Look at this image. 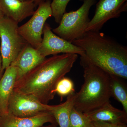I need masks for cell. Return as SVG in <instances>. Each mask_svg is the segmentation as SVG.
Returning a JSON list of instances; mask_svg holds the SVG:
<instances>
[{
    "instance_id": "7c38bea8",
    "label": "cell",
    "mask_w": 127,
    "mask_h": 127,
    "mask_svg": "<svg viewBox=\"0 0 127 127\" xmlns=\"http://www.w3.org/2000/svg\"><path fill=\"white\" fill-rule=\"evenodd\" d=\"M46 58L39 53L37 49L28 43L10 65L16 68V81L41 62Z\"/></svg>"
},
{
    "instance_id": "ba28073f",
    "label": "cell",
    "mask_w": 127,
    "mask_h": 127,
    "mask_svg": "<svg viewBox=\"0 0 127 127\" xmlns=\"http://www.w3.org/2000/svg\"><path fill=\"white\" fill-rule=\"evenodd\" d=\"M49 106L32 96L14 91L9 99L8 112L19 117H30L50 112Z\"/></svg>"
},
{
    "instance_id": "6da1fadb",
    "label": "cell",
    "mask_w": 127,
    "mask_h": 127,
    "mask_svg": "<svg viewBox=\"0 0 127 127\" xmlns=\"http://www.w3.org/2000/svg\"><path fill=\"white\" fill-rule=\"evenodd\" d=\"M78 55L65 53L46 58L16 81L14 91L48 104L54 98L57 83L72 68Z\"/></svg>"
},
{
    "instance_id": "4fadbf2b",
    "label": "cell",
    "mask_w": 127,
    "mask_h": 127,
    "mask_svg": "<svg viewBox=\"0 0 127 127\" xmlns=\"http://www.w3.org/2000/svg\"><path fill=\"white\" fill-rule=\"evenodd\" d=\"M92 121H100L116 124H127V113L123 110L107 103L100 108L85 114Z\"/></svg>"
},
{
    "instance_id": "52a82bcc",
    "label": "cell",
    "mask_w": 127,
    "mask_h": 127,
    "mask_svg": "<svg viewBox=\"0 0 127 127\" xmlns=\"http://www.w3.org/2000/svg\"><path fill=\"white\" fill-rule=\"evenodd\" d=\"M43 37L40 45L37 49L42 56L57 55L59 53L84 55L81 48L57 35L52 31L50 25L46 23L43 30Z\"/></svg>"
},
{
    "instance_id": "9a60e30c",
    "label": "cell",
    "mask_w": 127,
    "mask_h": 127,
    "mask_svg": "<svg viewBox=\"0 0 127 127\" xmlns=\"http://www.w3.org/2000/svg\"><path fill=\"white\" fill-rule=\"evenodd\" d=\"M76 93L67 96L65 102L57 105H50L49 111L55 118L59 127H69L70 114L74 105Z\"/></svg>"
},
{
    "instance_id": "30bf717a",
    "label": "cell",
    "mask_w": 127,
    "mask_h": 127,
    "mask_svg": "<svg viewBox=\"0 0 127 127\" xmlns=\"http://www.w3.org/2000/svg\"><path fill=\"white\" fill-rule=\"evenodd\" d=\"M36 7L32 0H0V10L4 16L18 23L32 15Z\"/></svg>"
},
{
    "instance_id": "d4e9b609",
    "label": "cell",
    "mask_w": 127,
    "mask_h": 127,
    "mask_svg": "<svg viewBox=\"0 0 127 127\" xmlns=\"http://www.w3.org/2000/svg\"></svg>"
},
{
    "instance_id": "277c9868",
    "label": "cell",
    "mask_w": 127,
    "mask_h": 127,
    "mask_svg": "<svg viewBox=\"0 0 127 127\" xmlns=\"http://www.w3.org/2000/svg\"><path fill=\"white\" fill-rule=\"evenodd\" d=\"M79 9L64 13L58 27L52 29L55 34L72 43L84 35L90 20L89 13L91 7L96 0H83Z\"/></svg>"
},
{
    "instance_id": "8fae6325",
    "label": "cell",
    "mask_w": 127,
    "mask_h": 127,
    "mask_svg": "<svg viewBox=\"0 0 127 127\" xmlns=\"http://www.w3.org/2000/svg\"><path fill=\"white\" fill-rule=\"evenodd\" d=\"M0 117V127H40L46 123L56 122L50 112L30 117H19L8 112Z\"/></svg>"
},
{
    "instance_id": "cb8c5ba5",
    "label": "cell",
    "mask_w": 127,
    "mask_h": 127,
    "mask_svg": "<svg viewBox=\"0 0 127 127\" xmlns=\"http://www.w3.org/2000/svg\"><path fill=\"white\" fill-rule=\"evenodd\" d=\"M21 1H25V0H20Z\"/></svg>"
},
{
    "instance_id": "8992f818",
    "label": "cell",
    "mask_w": 127,
    "mask_h": 127,
    "mask_svg": "<svg viewBox=\"0 0 127 127\" xmlns=\"http://www.w3.org/2000/svg\"><path fill=\"white\" fill-rule=\"evenodd\" d=\"M51 0H46L38 6L30 20L18 27V32L27 43L37 49L42 40L43 30L46 21L52 16Z\"/></svg>"
},
{
    "instance_id": "3957f363",
    "label": "cell",
    "mask_w": 127,
    "mask_h": 127,
    "mask_svg": "<svg viewBox=\"0 0 127 127\" xmlns=\"http://www.w3.org/2000/svg\"><path fill=\"white\" fill-rule=\"evenodd\" d=\"M80 56L84 82L76 93L73 107L86 114L110 102L111 75L91 63L84 55Z\"/></svg>"
},
{
    "instance_id": "44dd1931",
    "label": "cell",
    "mask_w": 127,
    "mask_h": 127,
    "mask_svg": "<svg viewBox=\"0 0 127 127\" xmlns=\"http://www.w3.org/2000/svg\"><path fill=\"white\" fill-rule=\"evenodd\" d=\"M46 0H32L36 7L41 3L44 2Z\"/></svg>"
},
{
    "instance_id": "5b68a950",
    "label": "cell",
    "mask_w": 127,
    "mask_h": 127,
    "mask_svg": "<svg viewBox=\"0 0 127 127\" xmlns=\"http://www.w3.org/2000/svg\"><path fill=\"white\" fill-rule=\"evenodd\" d=\"M18 23L4 16L0 19L2 72L10 65L28 44L18 32Z\"/></svg>"
},
{
    "instance_id": "ac0fdd59",
    "label": "cell",
    "mask_w": 127,
    "mask_h": 127,
    "mask_svg": "<svg viewBox=\"0 0 127 127\" xmlns=\"http://www.w3.org/2000/svg\"><path fill=\"white\" fill-rule=\"evenodd\" d=\"M71 0H53L51 2V7L52 16L54 17L55 21L59 24L62 17L66 12L67 6ZM83 1V0H79Z\"/></svg>"
},
{
    "instance_id": "e0dca14e",
    "label": "cell",
    "mask_w": 127,
    "mask_h": 127,
    "mask_svg": "<svg viewBox=\"0 0 127 127\" xmlns=\"http://www.w3.org/2000/svg\"><path fill=\"white\" fill-rule=\"evenodd\" d=\"M91 122L86 114L73 107L70 114L69 127H92Z\"/></svg>"
},
{
    "instance_id": "d6986e66",
    "label": "cell",
    "mask_w": 127,
    "mask_h": 127,
    "mask_svg": "<svg viewBox=\"0 0 127 127\" xmlns=\"http://www.w3.org/2000/svg\"><path fill=\"white\" fill-rule=\"evenodd\" d=\"M54 92L61 97L68 96L75 92L74 83L71 79L64 77L57 83Z\"/></svg>"
},
{
    "instance_id": "603a6c76",
    "label": "cell",
    "mask_w": 127,
    "mask_h": 127,
    "mask_svg": "<svg viewBox=\"0 0 127 127\" xmlns=\"http://www.w3.org/2000/svg\"><path fill=\"white\" fill-rule=\"evenodd\" d=\"M4 16V14L2 13V11H1V10H0V19L3 17Z\"/></svg>"
},
{
    "instance_id": "ffe728a7",
    "label": "cell",
    "mask_w": 127,
    "mask_h": 127,
    "mask_svg": "<svg viewBox=\"0 0 127 127\" xmlns=\"http://www.w3.org/2000/svg\"><path fill=\"white\" fill-rule=\"evenodd\" d=\"M92 127H127V124H116L100 121H92Z\"/></svg>"
},
{
    "instance_id": "7402d4cb",
    "label": "cell",
    "mask_w": 127,
    "mask_h": 127,
    "mask_svg": "<svg viewBox=\"0 0 127 127\" xmlns=\"http://www.w3.org/2000/svg\"><path fill=\"white\" fill-rule=\"evenodd\" d=\"M1 68H2V58H1V55L0 48V72L1 71Z\"/></svg>"
},
{
    "instance_id": "2e32d148",
    "label": "cell",
    "mask_w": 127,
    "mask_h": 127,
    "mask_svg": "<svg viewBox=\"0 0 127 127\" xmlns=\"http://www.w3.org/2000/svg\"><path fill=\"white\" fill-rule=\"evenodd\" d=\"M111 93L113 97L121 103L123 110L127 113V88L123 78L111 75Z\"/></svg>"
},
{
    "instance_id": "5bb4252c",
    "label": "cell",
    "mask_w": 127,
    "mask_h": 127,
    "mask_svg": "<svg viewBox=\"0 0 127 127\" xmlns=\"http://www.w3.org/2000/svg\"><path fill=\"white\" fill-rule=\"evenodd\" d=\"M17 74L16 68L10 65L5 70L0 80V115L8 113V103L14 91Z\"/></svg>"
},
{
    "instance_id": "7a4b0ae2",
    "label": "cell",
    "mask_w": 127,
    "mask_h": 127,
    "mask_svg": "<svg viewBox=\"0 0 127 127\" xmlns=\"http://www.w3.org/2000/svg\"><path fill=\"white\" fill-rule=\"evenodd\" d=\"M90 62L111 75L127 79V47L99 31H88L72 42Z\"/></svg>"
},
{
    "instance_id": "9c48e42d",
    "label": "cell",
    "mask_w": 127,
    "mask_h": 127,
    "mask_svg": "<svg viewBox=\"0 0 127 127\" xmlns=\"http://www.w3.org/2000/svg\"><path fill=\"white\" fill-rule=\"evenodd\" d=\"M127 10V0H99L86 31H99L108 21L118 18Z\"/></svg>"
}]
</instances>
